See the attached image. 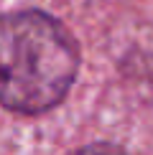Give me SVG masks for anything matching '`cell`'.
<instances>
[{
    "instance_id": "cell-1",
    "label": "cell",
    "mask_w": 153,
    "mask_h": 155,
    "mask_svg": "<svg viewBox=\"0 0 153 155\" xmlns=\"http://www.w3.org/2000/svg\"><path fill=\"white\" fill-rule=\"evenodd\" d=\"M79 54L59 21L41 10L0 15V104L36 114L51 109L69 92Z\"/></svg>"
},
{
    "instance_id": "cell-2",
    "label": "cell",
    "mask_w": 153,
    "mask_h": 155,
    "mask_svg": "<svg viewBox=\"0 0 153 155\" xmlns=\"http://www.w3.org/2000/svg\"><path fill=\"white\" fill-rule=\"evenodd\" d=\"M76 155H127V153H123L115 145H89L84 150H79Z\"/></svg>"
}]
</instances>
